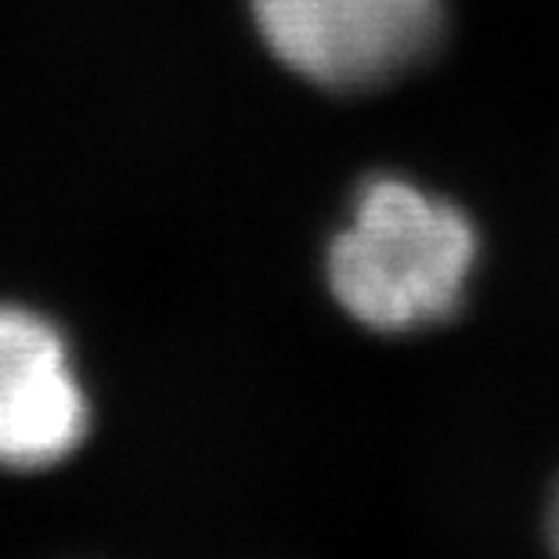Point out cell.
<instances>
[{
  "mask_svg": "<svg viewBox=\"0 0 559 559\" xmlns=\"http://www.w3.org/2000/svg\"><path fill=\"white\" fill-rule=\"evenodd\" d=\"M91 394L69 336L22 304H0V469L62 466L91 433Z\"/></svg>",
  "mask_w": 559,
  "mask_h": 559,
  "instance_id": "3",
  "label": "cell"
},
{
  "mask_svg": "<svg viewBox=\"0 0 559 559\" xmlns=\"http://www.w3.org/2000/svg\"><path fill=\"white\" fill-rule=\"evenodd\" d=\"M480 239L455 202L404 177H372L329 242L332 300L361 329L404 336L462 307Z\"/></svg>",
  "mask_w": 559,
  "mask_h": 559,
  "instance_id": "1",
  "label": "cell"
},
{
  "mask_svg": "<svg viewBox=\"0 0 559 559\" xmlns=\"http://www.w3.org/2000/svg\"><path fill=\"white\" fill-rule=\"evenodd\" d=\"M545 538H549V549L559 559V480L549 495V509H545Z\"/></svg>",
  "mask_w": 559,
  "mask_h": 559,
  "instance_id": "4",
  "label": "cell"
},
{
  "mask_svg": "<svg viewBox=\"0 0 559 559\" xmlns=\"http://www.w3.org/2000/svg\"><path fill=\"white\" fill-rule=\"evenodd\" d=\"M260 40L296 76L361 91L419 62L440 0H249Z\"/></svg>",
  "mask_w": 559,
  "mask_h": 559,
  "instance_id": "2",
  "label": "cell"
}]
</instances>
